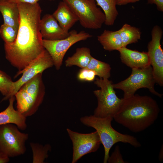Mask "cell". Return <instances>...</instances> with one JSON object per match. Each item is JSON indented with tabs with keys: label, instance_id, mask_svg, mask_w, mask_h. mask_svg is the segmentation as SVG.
I'll use <instances>...</instances> for the list:
<instances>
[{
	"label": "cell",
	"instance_id": "6da1fadb",
	"mask_svg": "<svg viewBox=\"0 0 163 163\" xmlns=\"http://www.w3.org/2000/svg\"><path fill=\"white\" fill-rule=\"evenodd\" d=\"M20 14L17 36L12 43L5 42V57L18 70L15 78L42 55L45 49L40 30L42 10L38 3H17Z\"/></svg>",
	"mask_w": 163,
	"mask_h": 163
},
{
	"label": "cell",
	"instance_id": "7a4b0ae2",
	"mask_svg": "<svg viewBox=\"0 0 163 163\" xmlns=\"http://www.w3.org/2000/svg\"><path fill=\"white\" fill-rule=\"evenodd\" d=\"M160 111L157 102L151 97L135 94L123 98L113 118L117 123L136 133L152 125L157 119Z\"/></svg>",
	"mask_w": 163,
	"mask_h": 163
},
{
	"label": "cell",
	"instance_id": "3957f363",
	"mask_svg": "<svg viewBox=\"0 0 163 163\" xmlns=\"http://www.w3.org/2000/svg\"><path fill=\"white\" fill-rule=\"evenodd\" d=\"M113 119L111 116L101 118L94 115L85 116L80 119L83 124L94 129L97 132L104 149V163L107 162L110 151L117 142L129 143L135 148L141 146L140 142L134 136L121 133L114 129L111 125Z\"/></svg>",
	"mask_w": 163,
	"mask_h": 163
},
{
	"label": "cell",
	"instance_id": "277c9868",
	"mask_svg": "<svg viewBox=\"0 0 163 163\" xmlns=\"http://www.w3.org/2000/svg\"><path fill=\"white\" fill-rule=\"evenodd\" d=\"M42 74H38L24 83L14 95L17 110L26 117L34 114L43 101L45 88Z\"/></svg>",
	"mask_w": 163,
	"mask_h": 163
},
{
	"label": "cell",
	"instance_id": "5b68a950",
	"mask_svg": "<svg viewBox=\"0 0 163 163\" xmlns=\"http://www.w3.org/2000/svg\"><path fill=\"white\" fill-rule=\"evenodd\" d=\"M132 69V73L128 78L118 83L113 84L114 89L121 90L123 91V98L133 96L138 90L142 88H147L153 94L159 97H162L163 94L155 90L156 82L151 65Z\"/></svg>",
	"mask_w": 163,
	"mask_h": 163
},
{
	"label": "cell",
	"instance_id": "8992f818",
	"mask_svg": "<svg viewBox=\"0 0 163 163\" xmlns=\"http://www.w3.org/2000/svg\"><path fill=\"white\" fill-rule=\"evenodd\" d=\"M94 83L100 89L93 91L97 101V105L93 115L101 118L108 116L113 117L123 98L120 99L117 97L112 82L108 78H96Z\"/></svg>",
	"mask_w": 163,
	"mask_h": 163
},
{
	"label": "cell",
	"instance_id": "52a82bcc",
	"mask_svg": "<svg viewBox=\"0 0 163 163\" xmlns=\"http://www.w3.org/2000/svg\"><path fill=\"white\" fill-rule=\"evenodd\" d=\"M77 16L81 25L85 28H101L105 16L97 7L95 0H62Z\"/></svg>",
	"mask_w": 163,
	"mask_h": 163
},
{
	"label": "cell",
	"instance_id": "ba28073f",
	"mask_svg": "<svg viewBox=\"0 0 163 163\" xmlns=\"http://www.w3.org/2000/svg\"><path fill=\"white\" fill-rule=\"evenodd\" d=\"M19 129L13 124L0 125V152L9 158L23 155L26 150L25 142L28 134Z\"/></svg>",
	"mask_w": 163,
	"mask_h": 163
},
{
	"label": "cell",
	"instance_id": "9c48e42d",
	"mask_svg": "<svg viewBox=\"0 0 163 163\" xmlns=\"http://www.w3.org/2000/svg\"><path fill=\"white\" fill-rule=\"evenodd\" d=\"M69 32V36L62 39L51 40L43 39V45L52 57L54 65L57 70L60 69L66 52L72 46L92 37L84 31L78 33L75 30H72Z\"/></svg>",
	"mask_w": 163,
	"mask_h": 163
},
{
	"label": "cell",
	"instance_id": "30bf717a",
	"mask_svg": "<svg viewBox=\"0 0 163 163\" xmlns=\"http://www.w3.org/2000/svg\"><path fill=\"white\" fill-rule=\"evenodd\" d=\"M66 130L73 145L72 163H75L84 155L97 151L101 143L96 131L88 133L74 131L69 128Z\"/></svg>",
	"mask_w": 163,
	"mask_h": 163
},
{
	"label": "cell",
	"instance_id": "8fae6325",
	"mask_svg": "<svg viewBox=\"0 0 163 163\" xmlns=\"http://www.w3.org/2000/svg\"><path fill=\"white\" fill-rule=\"evenodd\" d=\"M163 34L159 26H154L151 31V40L147 46V53L155 82L161 86H163V50L160 44Z\"/></svg>",
	"mask_w": 163,
	"mask_h": 163
},
{
	"label": "cell",
	"instance_id": "7c38bea8",
	"mask_svg": "<svg viewBox=\"0 0 163 163\" xmlns=\"http://www.w3.org/2000/svg\"><path fill=\"white\" fill-rule=\"evenodd\" d=\"M54 63L51 56L45 50L38 58L29 65L21 73V77L14 82V89L13 94H15L25 83L39 73H42L45 70L52 67Z\"/></svg>",
	"mask_w": 163,
	"mask_h": 163
},
{
	"label": "cell",
	"instance_id": "4fadbf2b",
	"mask_svg": "<svg viewBox=\"0 0 163 163\" xmlns=\"http://www.w3.org/2000/svg\"><path fill=\"white\" fill-rule=\"evenodd\" d=\"M40 31L43 39L51 40L62 39L68 37L69 32L64 31L52 14H46L40 22Z\"/></svg>",
	"mask_w": 163,
	"mask_h": 163
},
{
	"label": "cell",
	"instance_id": "5bb4252c",
	"mask_svg": "<svg viewBox=\"0 0 163 163\" xmlns=\"http://www.w3.org/2000/svg\"><path fill=\"white\" fill-rule=\"evenodd\" d=\"M117 50L120 53L121 62L132 69L151 65L147 52H140L126 47H122Z\"/></svg>",
	"mask_w": 163,
	"mask_h": 163
},
{
	"label": "cell",
	"instance_id": "9a60e30c",
	"mask_svg": "<svg viewBox=\"0 0 163 163\" xmlns=\"http://www.w3.org/2000/svg\"><path fill=\"white\" fill-rule=\"evenodd\" d=\"M15 99L14 96L10 97L8 107L0 112V125L13 124L16 125L19 129L24 130L27 127L26 117L14 108Z\"/></svg>",
	"mask_w": 163,
	"mask_h": 163
},
{
	"label": "cell",
	"instance_id": "2e32d148",
	"mask_svg": "<svg viewBox=\"0 0 163 163\" xmlns=\"http://www.w3.org/2000/svg\"><path fill=\"white\" fill-rule=\"evenodd\" d=\"M52 15L61 27L67 32L79 21L77 16L63 1L59 2Z\"/></svg>",
	"mask_w": 163,
	"mask_h": 163
},
{
	"label": "cell",
	"instance_id": "e0dca14e",
	"mask_svg": "<svg viewBox=\"0 0 163 163\" xmlns=\"http://www.w3.org/2000/svg\"><path fill=\"white\" fill-rule=\"evenodd\" d=\"M0 12L3 18V24L18 30L20 14L17 3L9 0H0Z\"/></svg>",
	"mask_w": 163,
	"mask_h": 163
},
{
	"label": "cell",
	"instance_id": "ac0fdd59",
	"mask_svg": "<svg viewBox=\"0 0 163 163\" xmlns=\"http://www.w3.org/2000/svg\"><path fill=\"white\" fill-rule=\"evenodd\" d=\"M97 39L106 50H118L123 47L121 38L118 30L112 31L105 30L97 36Z\"/></svg>",
	"mask_w": 163,
	"mask_h": 163
},
{
	"label": "cell",
	"instance_id": "d6986e66",
	"mask_svg": "<svg viewBox=\"0 0 163 163\" xmlns=\"http://www.w3.org/2000/svg\"><path fill=\"white\" fill-rule=\"evenodd\" d=\"M92 57L89 48L86 47L78 48L75 52L65 61L66 66L70 67L76 66L81 68H86Z\"/></svg>",
	"mask_w": 163,
	"mask_h": 163
},
{
	"label": "cell",
	"instance_id": "ffe728a7",
	"mask_svg": "<svg viewBox=\"0 0 163 163\" xmlns=\"http://www.w3.org/2000/svg\"><path fill=\"white\" fill-rule=\"evenodd\" d=\"M97 5L102 9L105 16L104 24L107 26H112L118 15L117 9V0H95Z\"/></svg>",
	"mask_w": 163,
	"mask_h": 163
},
{
	"label": "cell",
	"instance_id": "44dd1931",
	"mask_svg": "<svg viewBox=\"0 0 163 163\" xmlns=\"http://www.w3.org/2000/svg\"><path fill=\"white\" fill-rule=\"evenodd\" d=\"M118 30L121 38L123 47L136 43L141 39L142 33L140 29L128 24H125Z\"/></svg>",
	"mask_w": 163,
	"mask_h": 163
},
{
	"label": "cell",
	"instance_id": "7402d4cb",
	"mask_svg": "<svg viewBox=\"0 0 163 163\" xmlns=\"http://www.w3.org/2000/svg\"><path fill=\"white\" fill-rule=\"evenodd\" d=\"M86 68L94 71L100 78L108 79L110 77L111 68L110 65L92 56Z\"/></svg>",
	"mask_w": 163,
	"mask_h": 163
},
{
	"label": "cell",
	"instance_id": "603a6c76",
	"mask_svg": "<svg viewBox=\"0 0 163 163\" xmlns=\"http://www.w3.org/2000/svg\"><path fill=\"white\" fill-rule=\"evenodd\" d=\"M30 145L33 153V163H43L48 157V152L51 149L49 144L43 145L38 143L31 142Z\"/></svg>",
	"mask_w": 163,
	"mask_h": 163
},
{
	"label": "cell",
	"instance_id": "cb8c5ba5",
	"mask_svg": "<svg viewBox=\"0 0 163 163\" xmlns=\"http://www.w3.org/2000/svg\"><path fill=\"white\" fill-rule=\"evenodd\" d=\"M14 82L4 72L0 70V92L4 96L3 100L14 96Z\"/></svg>",
	"mask_w": 163,
	"mask_h": 163
},
{
	"label": "cell",
	"instance_id": "d4e9b609",
	"mask_svg": "<svg viewBox=\"0 0 163 163\" xmlns=\"http://www.w3.org/2000/svg\"><path fill=\"white\" fill-rule=\"evenodd\" d=\"M18 31L13 27L3 24L0 27V36L5 42L12 43L16 38Z\"/></svg>",
	"mask_w": 163,
	"mask_h": 163
},
{
	"label": "cell",
	"instance_id": "484cf974",
	"mask_svg": "<svg viewBox=\"0 0 163 163\" xmlns=\"http://www.w3.org/2000/svg\"><path fill=\"white\" fill-rule=\"evenodd\" d=\"M96 75V74L94 71L86 67L81 68L79 71L77 78L81 81L91 82L94 81Z\"/></svg>",
	"mask_w": 163,
	"mask_h": 163
},
{
	"label": "cell",
	"instance_id": "4316f807",
	"mask_svg": "<svg viewBox=\"0 0 163 163\" xmlns=\"http://www.w3.org/2000/svg\"><path fill=\"white\" fill-rule=\"evenodd\" d=\"M107 162L109 163H128L123 160L119 145L116 146L114 151L112 153L111 156H109Z\"/></svg>",
	"mask_w": 163,
	"mask_h": 163
},
{
	"label": "cell",
	"instance_id": "83f0119b",
	"mask_svg": "<svg viewBox=\"0 0 163 163\" xmlns=\"http://www.w3.org/2000/svg\"><path fill=\"white\" fill-rule=\"evenodd\" d=\"M149 4H155L158 11H163V0H147Z\"/></svg>",
	"mask_w": 163,
	"mask_h": 163
},
{
	"label": "cell",
	"instance_id": "f1b7e54d",
	"mask_svg": "<svg viewBox=\"0 0 163 163\" xmlns=\"http://www.w3.org/2000/svg\"><path fill=\"white\" fill-rule=\"evenodd\" d=\"M11 2L18 3H25L30 4H34L38 3V2L41 0H9ZM53 1L55 0H48Z\"/></svg>",
	"mask_w": 163,
	"mask_h": 163
},
{
	"label": "cell",
	"instance_id": "f546056e",
	"mask_svg": "<svg viewBox=\"0 0 163 163\" xmlns=\"http://www.w3.org/2000/svg\"><path fill=\"white\" fill-rule=\"evenodd\" d=\"M140 0H117V5H125L129 3H135Z\"/></svg>",
	"mask_w": 163,
	"mask_h": 163
},
{
	"label": "cell",
	"instance_id": "4dcf8cb0",
	"mask_svg": "<svg viewBox=\"0 0 163 163\" xmlns=\"http://www.w3.org/2000/svg\"><path fill=\"white\" fill-rule=\"evenodd\" d=\"M10 160L9 157L5 154L0 152V163H6Z\"/></svg>",
	"mask_w": 163,
	"mask_h": 163
},
{
	"label": "cell",
	"instance_id": "1f68e13d",
	"mask_svg": "<svg viewBox=\"0 0 163 163\" xmlns=\"http://www.w3.org/2000/svg\"><path fill=\"white\" fill-rule=\"evenodd\" d=\"M163 145H162V146L160 149V151L159 152V160L161 161H163Z\"/></svg>",
	"mask_w": 163,
	"mask_h": 163
}]
</instances>
